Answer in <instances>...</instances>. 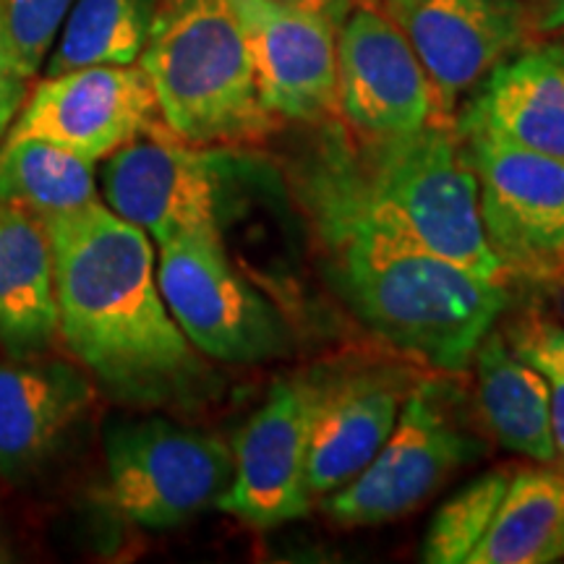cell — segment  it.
I'll return each mask as SVG.
<instances>
[{"label":"cell","mask_w":564,"mask_h":564,"mask_svg":"<svg viewBox=\"0 0 564 564\" xmlns=\"http://www.w3.org/2000/svg\"><path fill=\"white\" fill-rule=\"evenodd\" d=\"M291 181L335 293L405 358L460 373L505 314V282L481 280L421 246L373 204L340 118L316 126Z\"/></svg>","instance_id":"6da1fadb"},{"label":"cell","mask_w":564,"mask_h":564,"mask_svg":"<svg viewBox=\"0 0 564 564\" xmlns=\"http://www.w3.org/2000/svg\"><path fill=\"white\" fill-rule=\"evenodd\" d=\"M45 228L58 333L97 387L133 408H194L215 398V371L162 299L147 232L102 202Z\"/></svg>","instance_id":"7a4b0ae2"},{"label":"cell","mask_w":564,"mask_h":564,"mask_svg":"<svg viewBox=\"0 0 564 564\" xmlns=\"http://www.w3.org/2000/svg\"><path fill=\"white\" fill-rule=\"evenodd\" d=\"M139 66L162 121L188 144L251 147L280 129L230 0H162Z\"/></svg>","instance_id":"3957f363"},{"label":"cell","mask_w":564,"mask_h":564,"mask_svg":"<svg viewBox=\"0 0 564 564\" xmlns=\"http://www.w3.org/2000/svg\"><path fill=\"white\" fill-rule=\"evenodd\" d=\"M350 141L366 192L394 225L476 278L510 280L486 243L476 173L449 118L400 137Z\"/></svg>","instance_id":"277c9868"},{"label":"cell","mask_w":564,"mask_h":564,"mask_svg":"<svg viewBox=\"0 0 564 564\" xmlns=\"http://www.w3.org/2000/svg\"><path fill=\"white\" fill-rule=\"evenodd\" d=\"M241 147L188 144L165 121L112 152L102 171L105 204L158 246L186 236L223 238L257 162Z\"/></svg>","instance_id":"5b68a950"},{"label":"cell","mask_w":564,"mask_h":564,"mask_svg":"<svg viewBox=\"0 0 564 564\" xmlns=\"http://www.w3.org/2000/svg\"><path fill=\"white\" fill-rule=\"evenodd\" d=\"M465 408L447 373L419 379L382 449L350 484L327 494V518L348 528L390 523L413 512L457 468L481 460L486 442Z\"/></svg>","instance_id":"8992f818"},{"label":"cell","mask_w":564,"mask_h":564,"mask_svg":"<svg viewBox=\"0 0 564 564\" xmlns=\"http://www.w3.org/2000/svg\"><path fill=\"white\" fill-rule=\"evenodd\" d=\"M110 505L147 531L183 525L217 507L232 481V449L220 436L171 419H121L105 434Z\"/></svg>","instance_id":"52a82bcc"},{"label":"cell","mask_w":564,"mask_h":564,"mask_svg":"<svg viewBox=\"0 0 564 564\" xmlns=\"http://www.w3.org/2000/svg\"><path fill=\"white\" fill-rule=\"evenodd\" d=\"M158 282L173 319L202 356L253 366L291 348L285 319L232 267L223 238L186 236L162 243Z\"/></svg>","instance_id":"ba28073f"},{"label":"cell","mask_w":564,"mask_h":564,"mask_svg":"<svg viewBox=\"0 0 564 564\" xmlns=\"http://www.w3.org/2000/svg\"><path fill=\"white\" fill-rule=\"evenodd\" d=\"M460 139L476 173L486 243L507 278H562L564 160L507 144L489 133L470 131Z\"/></svg>","instance_id":"9c48e42d"},{"label":"cell","mask_w":564,"mask_h":564,"mask_svg":"<svg viewBox=\"0 0 564 564\" xmlns=\"http://www.w3.org/2000/svg\"><path fill=\"white\" fill-rule=\"evenodd\" d=\"M337 108L358 141L419 131L442 116L411 42L377 6H356L337 26Z\"/></svg>","instance_id":"30bf717a"},{"label":"cell","mask_w":564,"mask_h":564,"mask_svg":"<svg viewBox=\"0 0 564 564\" xmlns=\"http://www.w3.org/2000/svg\"><path fill=\"white\" fill-rule=\"evenodd\" d=\"M312 377H291L272 384L232 444V481L217 502L223 512L267 531L312 510Z\"/></svg>","instance_id":"8fae6325"},{"label":"cell","mask_w":564,"mask_h":564,"mask_svg":"<svg viewBox=\"0 0 564 564\" xmlns=\"http://www.w3.org/2000/svg\"><path fill=\"white\" fill-rule=\"evenodd\" d=\"M162 123L144 68L87 66L45 76L21 105L6 139H42L91 162L110 158Z\"/></svg>","instance_id":"7c38bea8"},{"label":"cell","mask_w":564,"mask_h":564,"mask_svg":"<svg viewBox=\"0 0 564 564\" xmlns=\"http://www.w3.org/2000/svg\"><path fill=\"white\" fill-rule=\"evenodd\" d=\"M241 19L264 108L280 121L319 126L337 108V24L322 13L274 3L230 0Z\"/></svg>","instance_id":"4fadbf2b"},{"label":"cell","mask_w":564,"mask_h":564,"mask_svg":"<svg viewBox=\"0 0 564 564\" xmlns=\"http://www.w3.org/2000/svg\"><path fill=\"white\" fill-rule=\"evenodd\" d=\"M415 384L403 366L343 364L312 377L308 489L327 497L350 484L390 436Z\"/></svg>","instance_id":"5bb4252c"},{"label":"cell","mask_w":564,"mask_h":564,"mask_svg":"<svg viewBox=\"0 0 564 564\" xmlns=\"http://www.w3.org/2000/svg\"><path fill=\"white\" fill-rule=\"evenodd\" d=\"M436 91L442 116L531 34L525 0H405L390 9Z\"/></svg>","instance_id":"9a60e30c"},{"label":"cell","mask_w":564,"mask_h":564,"mask_svg":"<svg viewBox=\"0 0 564 564\" xmlns=\"http://www.w3.org/2000/svg\"><path fill=\"white\" fill-rule=\"evenodd\" d=\"M91 398L87 371L47 352L0 361V476L21 484L37 474Z\"/></svg>","instance_id":"2e32d148"},{"label":"cell","mask_w":564,"mask_h":564,"mask_svg":"<svg viewBox=\"0 0 564 564\" xmlns=\"http://www.w3.org/2000/svg\"><path fill=\"white\" fill-rule=\"evenodd\" d=\"M455 126L564 160V45L507 55L474 89Z\"/></svg>","instance_id":"e0dca14e"},{"label":"cell","mask_w":564,"mask_h":564,"mask_svg":"<svg viewBox=\"0 0 564 564\" xmlns=\"http://www.w3.org/2000/svg\"><path fill=\"white\" fill-rule=\"evenodd\" d=\"M53 249L45 223L0 204V348L11 358L42 356L58 340Z\"/></svg>","instance_id":"ac0fdd59"},{"label":"cell","mask_w":564,"mask_h":564,"mask_svg":"<svg viewBox=\"0 0 564 564\" xmlns=\"http://www.w3.org/2000/svg\"><path fill=\"white\" fill-rule=\"evenodd\" d=\"M478 411L497 444L541 465H556L552 405L544 377L491 327L474 352Z\"/></svg>","instance_id":"d6986e66"},{"label":"cell","mask_w":564,"mask_h":564,"mask_svg":"<svg viewBox=\"0 0 564 564\" xmlns=\"http://www.w3.org/2000/svg\"><path fill=\"white\" fill-rule=\"evenodd\" d=\"M564 560V470L510 476L489 531L468 564H549Z\"/></svg>","instance_id":"ffe728a7"},{"label":"cell","mask_w":564,"mask_h":564,"mask_svg":"<svg viewBox=\"0 0 564 564\" xmlns=\"http://www.w3.org/2000/svg\"><path fill=\"white\" fill-rule=\"evenodd\" d=\"M100 202L95 162L42 139H3L0 204L26 209L42 223Z\"/></svg>","instance_id":"44dd1931"},{"label":"cell","mask_w":564,"mask_h":564,"mask_svg":"<svg viewBox=\"0 0 564 564\" xmlns=\"http://www.w3.org/2000/svg\"><path fill=\"white\" fill-rule=\"evenodd\" d=\"M162 0H76L45 76L87 66H131L150 37Z\"/></svg>","instance_id":"7402d4cb"},{"label":"cell","mask_w":564,"mask_h":564,"mask_svg":"<svg viewBox=\"0 0 564 564\" xmlns=\"http://www.w3.org/2000/svg\"><path fill=\"white\" fill-rule=\"evenodd\" d=\"M507 484H510V474L494 470V474L478 476L465 489L453 494L436 510L432 525H429L426 541L421 549L423 562L468 564L470 554L476 552V546L489 531Z\"/></svg>","instance_id":"603a6c76"},{"label":"cell","mask_w":564,"mask_h":564,"mask_svg":"<svg viewBox=\"0 0 564 564\" xmlns=\"http://www.w3.org/2000/svg\"><path fill=\"white\" fill-rule=\"evenodd\" d=\"M76 0H0V24L13 68L24 79L40 74Z\"/></svg>","instance_id":"cb8c5ba5"},{"label":"cell","mask_w":564,"mask_h":564,"mask_svg":"<svg viewBox=\"0 0 564 564\" xmlns=\"http://www.w3.org/2000/svg\"><path fill=\"white\" fill-rule=\"evenodd\" d=\"M502 333L518 356L544 377L552 405L556 465L564 470V324L544 314H525Z\"/></svg>","instance_id":"d4e9b609"},{"label":"cell","mask_w":564,"mask_h":564,"mask_svg":"<svg viewBox=\"0 0 564 564\" xmlns=\"http://www.w3.org/2000/svg\"><path fill=\"white\" fill-rule=\"evenodd\" d=\"M26 84H30V79H24L13 68L9 47H6L3 24H0V141L6 139V133H9L13 121H17L21 105L26 100Z\"/></svg>","instance_id":"484cf974"},{"label":"cell","mask_w":564,"mask_h":564,"mask_svg":"<svg viewBox=\"0 0 564 564\" xmlns=\"http://www.w3.org/2000/svg\"><path fill=\"white\" fill-rule=\"evenodd\" d=\"M531 30L549 34L564 30V0H525Z\"/></svg>","instance_id":"4316f807"},{"label":"cell","mask_w":564,"mask_h":564,"mask_svg":"<svg viewBox=\"0 0 564 564\" xmlns=\"http://www.w3.org/2000/svg\"><path fill=\"white\" fill-rule=\"evenodd\" d=\"M274 3H285V6H295V9L322 13V17H327L337 26L343 24L345 17H348L356 6H361L358 0H274Z\"/></svg>","instance_id":"83f0119b"},{"label":"cell","mask_w":564,"mask_h":564,"mask_svg":"<svg viewBox=\"0 0 564 564\" xmlns=\"http://www.w3.org/2000/svg\"><path fill=\"white\" fill-rule=\"evenodd\" d=\"M400 3H405V0H387V6H390V9H392V6H400Z\"/></svg>","instance_id":"f1b7e54d"},{"label":"cell","mask_w":564,"mask_h":564,"mask_svg":"<svg viewBox=\"0 0 564 564\" xmlns=\"http://www.w3.org/2000/svg\"><path fill=\"white\" fill-rule=\"evenodd\" d=\"M361 6H377V0H358Z\"/></svg>","instance_id":"f546056e"}]
</instances>
